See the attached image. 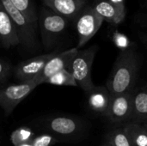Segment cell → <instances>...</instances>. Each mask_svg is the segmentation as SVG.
I'll return each instance as SVG.
<instances>
[{
  "instance_id": "obj_1",
  "label": "cell",
  "mask_w": 147,
  "mask_h": 146,
  "mask_svg": "<svg viewBox=\"0 0 147 146\" xmlns=\"http://www.w3.org/2000/svg\"><path fill=\"white\" fill-rule=\"evenodd\" d=\"M140 69V56L134 47L122 49L115 62L107 82L110 95L132 92L134 89Z\"/></svg>"
},
{
  "instance_id": "obj_2",
  "label": "cell",
  "mask_w": 147,
  "mask_h": 146,
  "mask_svg": "<svg viewBox=\"0 0 147 146\" xmlns=\"http://www.w3.org/2000/svg\"><path fill=\"white\" fill-rule=\"evenodd\" d=\"M97 51L96 45L84 50L78 49L67 69L72 74L78 86L86 94L95 87L91 79V68Z\"/></svg>"
},
{
  "instance_id": "obj_3",
  "label": "cell",
  "mask_w": 147,
  "mask_h": 146,
  "mask_svg": "<svg viewBox=\"0 0 147 146\" xmlns=\"http://www.w3.org/2000/svg\"><path fill=\"white\" fill-rule=\"evenodd\" d=\"M67 20L48 7L42 8L38 17L43 46L50 50L59 40L67 26Z\"/></svg>"
},
{
  "instance_id": "obj_4",
  "label": "cell",
  "mask_w": 147,
  "mask_h": 146,
  "mask_svg": "<svg viewBox=\"0 0 147 146\" xmlns=\"http://www.w3.org/2000/svg\"><path fill=\"white\" fill-rule=\"evenodd\" d=\"M3 5L5 10L9 14V17L13 21L18 37L20 44L24 46L28 49H33L36 47V27L37 25L32 24L28 21V19L18 10V9L12 3L10 0H0Z\"/></svg>"
},
{
  "instance_id": "obj_5",
  "label": "cell",
  "mask_w": 147,
  "mask_h": 146,
  "mask_svg": "<svg viewBox=\"0 0 147 146\" xmlns=\"http://www.w3.org/2000/svg\"><path fill=\"white\" fill-rule=\"evenodd\" d=\"M40 126L57 139H72L84 129V122L70 116H53L44 119Z\"/></svg>"
},
{
  "instance_id": "obj_6",
  "label": "cell",
  "mask_w": 147,
  "mask_h": 146,
  "mask_svg": "<svg viewBox=\"0 0 147 146\" xmlns=\"http://www.w3.org/2000/svg\"><path fill=\"white\" fill-rule=\"evenodd\" d=\"M38 86L34 80L21 82L17 84H9L0 88V108L4 115L9 116L16 107L22 102Z\"/></svg>"
},
{
  "instance_id": "obj_7",
  "label": "cell",
  "mask_w": 147,
  "mask_h": 146,
  "mask_svg": "<svg viewBox=\"0 0 147 146\" xmlns=\"http://www.w3.org/2000/svg\"><path fill=\"white\" fill-rule=\"evenodd\" d=\"M103 19L92 6H85L77 17L76 28L78 36L77 48L83 47L99 30Z\"/></svg>"
},
{
  "instance_id": "obj_8",
  "label": "cell",
  "mask_w": 147,
  "mask_h": 146,
  "mask_svg": "<svg viewBox=\"0 0 147 146\" xmlns=\"http://www.w3.org/2000/svg\"><path fill=\"white\" fill-rule=\"evenodd\" d=\"M132 92L111 96L109 107L105 115L109 120L116 124H126L132 121Z\"/></svg>"
},
{
  "instance_id": "obj_9",
  "label": "cell",
  "mask_w": 147,
  "mask_h": 146,
  "mask_svg": "<svg viewBox=\"0 0 147 146\" xmlns=\"http://www.w3.org/2000/svg\"><path fill=\"white\" fill-rule=\"evenodd\" d=\"M58 52L59 51L56 50L52 52L39 55L19 63L15 68L16 77L21 82L34 80L42 71L47 61Z\"/></svg>"
},
{
  "instance_id": "obj_10",
  "label": "cell",
  "mask_w": 147,
  "mask_h": 146,
  "mask_svg": "<svg viewBox=\"0 0 147 146\" xmlns=\"http://www.w3.org/2000/svg\"><path fill=\"white\" fill-rule=\"evenodd\" d=\"M78 50V49L77 47H74L56 53L47 61L42 71L34 80L38 85H40L41 83H44L46 79H47L49 77L55 74L56 72L64 69H68Z\"/></svg>"
},
{
  "instance_id": "obj_11",
  "label": "cell",
  "mask_w": 147,
  "mask_h": 146,
  "mask_svg": "<svg viewBox=\"0 0 147 146\" xmlns=\"http://www.w3.org/2000/svg\"><path fill=\"white\" fill-rule=\"evenodd\" d=\"M92 7L98 15L108 22L120 24L126 17L125 5L114 0H97Z\"/></svg>"
},
{
  "instance_id": "obj_12",
  "label": "cell",
  "mask_w": 147,
  "mask_h": 146,
  "mask_svg": "<svg viewBox=\"0 0 147 146\" xmlns=\"http://www.w3.org/2000/svg\"><path fill=\"white\" fill-rule=\"evenodd\" d=\"M45 6L68 20L77 19L87 0H42Z\"/></svg>"
},
{
  "instance_id": "obj_13",
  "label": "cell",
  "mask_w": 147,
  "mask_h": 146,
  "mask_svg": "<svg viewBox=\"0 0 147 146\" xmlns=\"http://www.w3.org/2000/svg\"><path fill=\"white\" fill-rule=\"evenodd\" d=\"M20 44L15 24L0 2V45L9 48Z\"/></svg>"
},
{
  "instance_id": "obj_14",
  "label": "cell",
  "mask_w": 147,
  "mask_h": 146,
  "mask_svg": "<svg viewBox=\"0 0 147 146\" xmlns=\"http://www.w3.org/2000/svg\"><path fill=\"white\" fill-rule=\"evenodd\" d=\"M90 108L98 114L105 116L110 103L111 95L106 86H96L87 93Z\"/></svg>"
},
{
  "instance_id": "obj_15",
  "label": "cell",
  "mask_w": 147,
  "mask_h": 146,
  "mask_svg": "<svg viewBox=\"0 0 147 146\" xmlns=\"http://www.w3.org/2000/svg\"><path fill=\"white\" fill-rule=\"evenodd\" d=\"M132 121L143 124L147 121V88L134 89L132 92Z\"/></svg>"
},
{
  "instance_id": "obj_16",
  "label": "cell",
  "mask_w": 147,
  "mask_h": 146,
  "mask_svg": "<svg viewBox=\"0 0 147 146\" xmlns=\"http://www.w3.org/2000/svg\"><path fill=\"white\" fill-rule=\"evenodd\" d=\"M122 126L132 146H147V128L143 124L129 121Z\"/></svg>"
},
{
  "instance_id": "obj_17",
  "label": "cell",
  "mask_w": 147,
  "mask_h": 146,
  "mask_svg": "<svg viewBox=\"0 0 147 146\" xmlns=\"http://www.w3.org/2000/svg\"><path fill=\"white\" fill-rule=\"evenodd\" d=\"M44 83H48L57 86H72V87L78 86L72 74L67 69L61 70L56 72L55 74L52 75L47 79H46Z\"/></svg>"
},
{
  "instance_id": "obj_18",
  "label": "cell",
  "mask_w": 147,
  "mask_h": 146,
  "mask_svg": "<svg viewBox=\"0 0 147 146\" xmlns=\"http://www.w3.org/2000/svg\"><path fill=\"white\" fill-rule=\"evenodd\" d=\"M18 10L28 19L32 24L37 25L38 16L35 6L31 0H10Z\"/></svg>"
},
{
  "instance_id": "obj_19",
  "label": "cell",
  "mask_w": 147,
  "mask_h": 146,
  "mask_svg": "<svg viewBox=\"0 0 147 146\" xmlns=\"http://www.w3.org/2000/svg\"><path fill=\"white\" fill-rule=\"evenodd\" d=\"M107 144L110 146H132L130 139L123 126L110 131L106 137Z\"/></svg>"
},
{
  "instance_id": "obj_20",
  "label": "cell",
  "mask_w": 147,
  "mask_h": 146,
  "mask_svg": "<svg viewBox=\"0 0 147 146\" xmlns=\"http://www.w3.org/2000/svg\"><path fill=\"white\" fill-rule=\"evenodd\" d=\"M35 137L34 133L28 126H21L12 132L10 141L14 146H18L24 143L31 142Z\"/></svg>"
},
{
  "instance_id": "obj_21",
  "label": "cell",
  "mask_w": 147,
  "mask_h": 146,
  "mask_svg": "<svg viewBox=\"0 0 147 146\" xmlns=\"http://www.w3.org/2000/svg\"><path fill=\"white\" fill-rule=\"evenodd\" d=\"M59 142V139L50 133L35 136L31 141L34 146H53Z\"/></svg>"
},
{
  "instance_id": "obj_22",
  "label": "cell",
  "mask_w": 147,
  "mask_h": 146,
  "mask_svg": "<svg viewBox=\"0 0 147 146\" xmlns=\"http://www.w3.org/2000/svg\"><path fill=\"white\" fill-rule=\"evenodd\" d=\"M9 74H10V66L0 60V83L1 85L3 84V83L8 79V77H9Z\"/></svg>"
},
{
  "instance_id": "obj_23",
  "label": "cell",
  "mask_w": 147,
  "mask_h": 146,
  "mask_svg": "<svg viewBox=\"0 0 147 146\" xmlns=\"http://www.w3.org/2000/svg\"><path fill=\"white\" fill-rule=\"evenodd\" d=\"M136 23L147 33V13H139L134 16Z\"/></svg>"
},
{
  "instance_id": "obj_24",
  "label": "cell",
  "mask_w": 147,
  "mask_h": 146,
  "mask_svg": "<svg viewBox=\"0 0 147 146\" xmlns=\"http://www.w3.org/2000/svg\"><path fill=\"white\" fill-rule=\"evenodd\" d=\"M141 39H142V40L146 43L147 45V33H143L142 34H141Z\"/></svg>"
},
{
  "instance_id": "obj_25",
  "label": "cell",
  "mask_w": 147,
  "mask_h": 146,
  "mask_svg": "<svg viewBox=\"0 0 147 146\" xmlns=\"http://www.w3.org/2000/svg\"><path fill=\"white\" fill-rule=\"evenodd\" d=\"M18 146H34L32 145V143L31 142H28V143H24V144H22V145H20Z\"/></svg>"
},
{
  "instance_id": "obj_26",
  "label": "cell",
  "mask_w": 147,
  "mask_h": 146,
  "mask_svg": "<svg viewBox=\"0 0 147 146\" xmlns=\"http://www.w3.org/2000/svg\"><path fill=\"white\" fill-rule=\"evenodd\" d=\"M145 1V6L147 8V0H144Z\"/></svg>"
},
{
  "instance_id": "obj_27",
  "label": "cell",
  "mask_w": 147,
  "mask_h": 146,
  "mask_svg": "<svg viewBox=\"0 0 147 146\" xmlns=\"http://www.w3.org/2000/svg\"><path fill=\"white\" fill-rule=\"evenodd\" d=\"M102 146H110V145H108L107 143H105V144H103Z\"/></svg>"
},
{
  "instance_id": "obj_28",
  "label": "cell",
  "mask_w": 147,
  "mask_h": 146,
  "mask_svg": "<svg viewBox=\"0 0 147 146\" xmlns=\"http://www.w3.org/2000/svg\"><path fill=\"white\" fill-rule=\"evenodd\" d=\"M143 125H144V126H145L147 128V121L146 122H145V123H143Z\"/></svg>"
},
{
  "instance_id": "obj_29",
  "label": "cell",
  "mask_w": 147,
  "mask_h": 146,
  "mask_svg": "<svg viewBox=\"0 0 147 146\" xmlns=\"http://www.w3.org/2000/svg\"><path fill=\"white\" fill-rule=\"evenodd\" d=\"M1 87H2V85H1V83H0V88H1Z\"/></svg>"
},
{
  "instance_id": "obj_30",
  "label": "cell",
  "mask_w": 147,
  "mask_h": 146,
  "mask_svg": "<svg viewBox=\"0 0 147 146\" xmlns=\"http://www.w3.org/2000/svg\"><path fill=\"white\" fill-rule=\"evenodd\" d=\"M101 146H102V145H101Z\"/></svg>"
}]
</instances>
